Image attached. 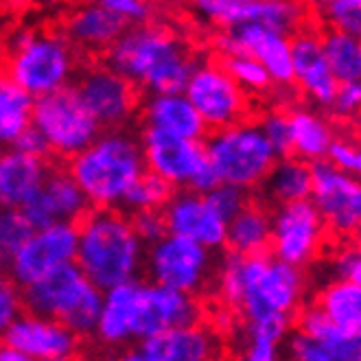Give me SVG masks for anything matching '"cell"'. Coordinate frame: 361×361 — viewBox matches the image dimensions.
I'll return each mask as SVG.
<instances>
[{"label":"cell","instance_id":"obj_1","mask_svg":"<svg viewBox=\"0 0 361 361\" xmlns=\"http://www.w3.org/2000/svg\"><path fill=\"white\" fill-rule=\"evenodd\" d=\"M110 66L147 92H184L197 59L180 37L156 27L127 29L105 51Z\"/></svg>","mask_w":361,"mask_h":361},{"label":"cell","instance_id":"obj_2","mask_svg":"<svg viewBox=\"0 0 361 361\" xmlns=\"http://www.w3.org/2000/svg\"><path fill=\"white\" fill-rule=\"evenodd\" d=\"M302 274L279 257L232 252L219 271L221 300L243 313L245 320L285 313L289 315L302 295Z\"/></svg>","mask_w":361,"mask_h":361},{"label":"cell","instance_id":"obj_3","mask_svg":"<svg viewBox=\"0 0 361 361\" xmlns=\"http://www.w3.org/2000/svg\"><path fill=\"white\" fill-rule=\"evenodd\" d=\"M145 261V241L123 212L97 206L79 221L77 265L99 289L136 281Z\"/></svg>","mask_w":361,"mask_h":361},{"label":"cell","instance_id":"obj_4","mask_svg":"<svg viewBox=\"0 0 361 361\" xmlns=\"http://www.w3.org/2000/svg\"><path fill=\"white\" fill-rule=\"evenodd\" d=\"M71 173L92 206H121L127 190L147 171L142 142L132 134L114 130L101 134L92 145L71 158Z\"/></svg>","mask_w":361,"mask_h":361},{"label":"cell","instance_id":"obj_5","mask_svg":"<svg viewBox=\"0 0 361 361\" xmlns=\"http://www.w3.org/2000/svg\"><path fill=\"white\" fill-rule=\"evenodd\" d=\"M23 295L27 313L55 317L79 337L97 333L105 291L99 289L77 263L63 265L25 287Z\"/></svg>","mask_w":361,"mask_h":361},{"label":"cell","instance_id":"obj_6","mask_svg":"<svg viewBox=\"0 0 361 361\" xmlns=\"http://www.w3.org/2000/svg\"><path fill=\"white\" fill-rule=\"evenodd\" d=\"M73 73L75 53L68 37L31 31L9 37L7 77L35 99L66 88Z\"/></svg>","mask_w":361,"mask_h":361},{"label":"cell","instance_id":"obj_7","mask_svg":"<svg viewBox=\"0 0 361 361\" xmlns=\"http://www.w3.org/2000/svg\"><path fill=\"white\" fill-rule=\"evenodd\" d=\"M206 154L215 164L221 182L245 188L259 186L279 158L261 125L243 121L212 132L206 140Z\"/></svg>","mask_w":361,"mask_h":361},{"label":"cell","instance_id":"obj_8","mask_svg":"<svg viewBox=\"0 0 361 361\" xmlns=\"http://www.w3.org/2000/svg\"><path fill=\"white\" fill-rule=\"evenodd\" d=\"M33 125L44 132L51 149L61 158H75L92 145L103 130L77 88L71 86L35 99Z\"/></svg>","mask_w":361,"mask_h":361},{"label":"cell","instance_id":"obj_9","mask_svg":"<svg viewBox=\"0 0 361 361\" xmlns=\"http://www.w3.org/2000/svg\"><path fill=\"white\" fill-rule=\"evenodd\" d=\"M77 247L79 226L73 221H59L47 228H37L25 241V245L5 261V267L9 279L25 289L51 271L68 263H77Z\"/></svg>","mask_w":361,"mask_h":361},{"label":"cell","instance_id":"obj_10","mask_svg":"<svg viewBox=\"0 0 361 361\" xmlns=\"http://www.w3.org/2000/svg\"><path fill=\"white\" fill-rule=\"evenodd\" d=\"M212 252L215 250L193 239L169 232L147 250L145 269L154 283L186 293H197L204 289L210 276Z\"/></svg>","mask_w":361,"mask_h":361},{"label":"cell","instance_id":"obj_11","mask_svg":"<svg viewBox=\"0 0 361 361\" xmlns=\"http://www.w3.org/2000/svg\"><path fill=\"white\" fill-rule=\"evenodd\" d=\"M311 200L337 237H353L361 230V180L335 166L331 160L313 162Z\"/></svg>","mask_w":361,"mask_h":361},{"label":"cell","instance_id":"obj_12","mask_svg":"<svg viewBox=\"0 0 361 361\" xmlns=\"http://www.w3.org/2000/svg\"><path fill=\"white\" fill-rule=\"evenodd\" d=\"M184 92L212 132L241 123L247 112L245 88L224 66L215 63H197Z\"/></svg>","mask_w":361,"mask_h":361},{"label":"cell","instance_id":"obj_13","mask_svg":"<svg viewBox=\"0 0 361 361\" xmlns=\"http://www.w3.org/2000/svg\"><path fill=\"white\" fill-rule=\"evenodd\" d=\"M326 224L313 200L276 206L271 215V252L291 265L305 267L322 247Z\"/></svg>","mask_w":361,"mask_h":361},{"label":"cell","instance_id":"obj_14","mask_svg":"<svg viewBox=\"0 0 361 361\" xmlns=\"http://www.w3.org/2000/svg\"><path fill=\"white\" fill-rule=\"evenodd\" d=\"M217 49L224 53V57L250 53L261 59L274 83H283L285 86V83L295 81L291 39L279 29H271L261 23H243L228 27V31L217 37Z\"/></svg>","mask_w":361,"mask_h":361},{"label":"cell","instance_id":"obj_15","mask_svg":"<svg viewBox=\"0 0 361 361\" xmlns=\"http://www.w3.org/2000/svg\"><path fill=\"white\" fill-rule=\"evenodd\" d=\"M193 9L210 25L235 27L261 23L283 33H291L302 23V5L295 0H190Z\"/></svg>","mask_w":361,"mask_h":361},{"label":"cell","instance_id":"obj_16","mask_svg":"<svg viewBox=\"0 0 361 361\" xmlns=\"http://www.w3.org/2000/svg\"><path fill=\"white\" fill-rule=\"evenodd\" d=\"M77 92L103 130H116L136 110V86L110 66L88 68L77 79Z\"/></svg>","mask_w":361,"mask_h":361},{"label":"cell","instance_id":"obj_17","mask_svg":"<svg viewBox=\"0 0 361 361\" xmlns=\"http://www.w3.org/2000/svg\"><path fill=\"white\" fill-rule=\"evenodd\" d=\"M3 342L35 361H63L79 353V335L55 317L27 313L3 329Z\"/></svg>","mask_w":361,"mask_h":361},{"label":"cell","instance_id":"obj_18","mask_svg":"<svg viewBox=\"0 0 361 361\" xmlns=\"http://www.w3.org/2000/svg\"><path fill=\"white\" fill-rule=\"evenodd\" d=\"M169 232L193 239L210 250H221L228 241V221L212 208L204 193L193 188L178 190L162 208Z\"/></svg>","mask_w":361,"mask_h":361},{"label":"cell","instance_id":"obj_19","mask_svg":"<svg viewBox=\"0 0 361 361\" xmlns=\"http://www.w3.org/2000/svg\"><path fill=\"white\" fill-rule=\"evenodd\" d=\"M142 152L147 169L171 186H188L197 169L208 160L206 145L145 127Z\"/></svg>","mask_w":361,"mask_h":361},{"label":"cell","instance_id":"obj_20","mask_svg":"<svg viewBox=\"0 0 361 361\" xmlns=\"http://www.w3.org/2000/svg\"><path fill=\"white\" fill-rule=\"evenodd\" d=\"M90 200L83 193V188L68 171H49L44 184L37 193L20 208L33 224V228H47L59 221H81L88 215Z\"/></svg>","mask_w":361,"mask_h":361},{"label":"cell","instance_id":"obj_21","mask_svg":"<svg viewBox=\"0 0 361 361\" xmlns=\"http://www.w3.org/2000/svg\"><path fill=\"white\" fill-rule=\"evenodd\" d=\"M200 307L193 293L178 291L160 283L142 285L138 291V317H136V339L149 337L176 326L197 324Z\"/></svg>","mask_w":361,"mask_h":361},{"label":"cell","instance_id":"obj_22","mask_svg":"<svg viewBox=\"0 0 361 361\" xmlns=\"http://www.w3.org/2000/svg\"><path fill=\"white\" fill-rule=\"evenodd\" d=\"M219 355V342L210 331L186 324L138 339V346L127 353L132 361H208Z\"/></svg>","mask_w":361,"mask_h":361},{"label":"cell","instance_id":"obj_23","mask_svg":"<svg viewBox=\"0 0 361 361\" xmlns=\"http://www.w3.org/2000/svg\"><path fill=\"white\" fill-rule=\"evenodd\" d=\"M291 55H293V75L305 94L317 105L331 108L337 94L339 81L331 68L324 39L313 31H300L291 39Z\"/></svg>","mask_w":361,"mask_h":361},{"label":"cell","instance_id":"obj_24","mask_svg":"<svg viewBox=\"0 0 361 361\" xmlns=\"http://www.w3.org/2000/svg\"><path fill=\"white\" fill-rule=\"evenodd\" d=\"M142 123L188 140H202L208 130L186 92H152L142 103Z\"/></svg>","mask_w":361,"mask_h":361},{"label":"cell","instance_id":"obj_25","mask_svg":"<svg viewBox=\"0 0 361 361\" xmlns=\"http://www.w3.org/2000/svg\"><path fill=\"white\" fill-rule=\"evenodd\" d=\"M127 23L118 11L99 5V3H81L66 18V37L83 51L101 53L108 51L114 42L127 31Z\"/></svg>","mask_w":361,"mask_h":361},{"label":"cell","instance_id":"obj_26","mask_svg":"<svg viewBox=\"0 0 361 361\" xmlns=\"http://www.w3.org/2000/svg\"><path fill=\"white\" fill-rule=\"evenodd\" d=\"M138 291H140L138 281L123 283L105 291L103 311L94 333L101 344L118 348L136 339Z\"/></svg>","mask_w":361,"mask_h":361},{"label":"cell","instance_id":"obj_27","mask_svg":"<svg viewBox=\"0 0 361 361\" xmlns=\"http://www.w3.org/2000/svg\"><path fill=\"white\" fill-rule=\"evenodd\" d=\"M49 176L44 158L25 152H5L0 158V204L3 208H23Z\"/></svg>","mask_w":361,"mask_h":361},{"label":"cell","instance_id":"obj_28","mask_svg":"<svg viewBox=\"0 0 361 361\" xmlns=\"http://www.w3.org/2000/svg\"><path fill=\"white\" fill-rule=\"evenodd\" d=\"M311 190H313V164H309V160L300 156L276 158L267 176L259 184L261 200L276 206L311 200Z\"/></svg>","mask_w":361,"mask_h":361},{"label":"cell","instance_id":"obj_29","mask_svg":"<svg viewBox=\"0 0 361 361\" xmlns=\"http://www.w3.org/2000/svg\"><path fill=\"white\" fill-rule=\"evenodd\" d=\"M230 252L254 257L271 250V217L259 204H247L237 217L228 221V241Z\"/></svg>","mask_w":361,"mask_h":361},{"label":"cell","instance_id":"obj_30","mask_svg":"<svg viewBox=\"0 0 361 361\" xmlns=\"http://www.w3.org/2000/svg\"><path fill=\"white\" fill-rule=\"evenodd\" d=\"M289 335V315L276 313L247 320L241 337V355L250 361H274Z\"/></svg>","mask_w":361,"mask_h":361},{"label":"cell","instance_id":"obj_31","mask_svg":"<svg viewBox=\"0 0 361 361\" xmlns=\"http://www.w3.org/2000/svg\"><path fill=\"white\" fill-rule=\"evenodd\" d=\"M35 97L25 90L13 79H3L0 83V140L13 145L29 125H33Z\"/></svg>","mask_w":361,"mask_h":361},{"label":"cell","instance_id":"obj_32","mask_svg":"<svg viewBox=\"0 0 361 361\" xmlns=\"http://www.w3.org/2000/svg\"><path fill=\"white\" fill-rule=\"evenodd\" d=\"M289 118L293 132V154L309 162L324 160L335 140L331 125L311 110H293Z\"/></svg>","mask_w":361,"mask_h":361},{"label":"cell","instance_id":"obj_33","mask_svg":"<svg viewBox=\"0 0 361 361\" xmlns=\"http://www.w3.org/2000/svg\"><path fill=\"white\" fill-rule=\"evenodd\" d=\"M289 355L298 361H361L357 335L344 339H317L295 329L287 339Z\"/></svg>","mask_w":361,"mask_h":361},{"label":"cell","instance_id":"obj_34","mask_svg":"<svg viewBox=\"0 0 361 361\" xmlns=\"http://www.w3.org/2000/svg\"><path fill=\"white\" fill-rule=\"evenodd\" d=\"M331 320L348 333L361 329V285L350 279H337L326 285L317 300Z\"/></svg>","mask_w":361,"mask_h":361},{"label":"cell","instance_id":"obj_35","mask_svg":"<svg viewBox=\"0 0 361 361\" xmlns=\"http://www.w3.org/2000/svg\"><path fill=\"white\" fill-rule=\"evenodd\" d=\"M322 39L337 81L342 83L361 79V37L331 29Z\"/></svg>","mask_w":361,"mask_h":361},{"label":"cell","instance_id":"obj_36","mask_svg":"<svg viewBox=\"0 0 361 361\" xmlns=\"http://www.w3.org/2000/svg\"><path fill=\"white\" fill-rule=\"evenodd\" d=\"M173 186L154 171H147L134 182V186L127 190V195L123 200V208L138 212V210H154V208H164L169 197L173 195Z\"/></svg>","mask_w":361,"mask_h":361},{"label":"cell","instance_id":"obj_37","mask_svg":"<svg viewBox=\"0 0 361 361\" xmlns=\"http://www.w3.org/2000/svg\"><path fill=\"white\" fill-rule=\"evenodd\" d=\"M224 68L235 77L245 90H252V92H263L274 83L269 71L263 66V61L250 53L226 55Z\"/></svg>","mask_w":361,"mask_h":361},{"label":"cell","instance_id":"obj_38","mask_svg":"<svg viewBox=\"0 0 361 361\" xmlns=\"http://www.w3.org/2000/svg\"><path fill=\"white\" fill-rule=\"evenodd\" d=\"M33 232L35 228L23 210L5 208L3 215H0V254H3V261L13 257Z\"/></svg>","mask_w":361,"mask_h":361},{"label":"cell","instance_id":"obj_39","mask_svg":"<svg viewBox=\"0 0 361 361\" xmlns=\"http://www.w3.org/2000/svg\"><path fill=\"white\" fill-rule=\"evenodd\" d=\"M322 16L331 29L361 37V0H324Z\"/></svg>","mask_w":361,"mask_h":361},{"label":"cell","instance_id":"obj_40","mask_svg":"<svg viewBox=\"0 0 361 361\" xmlns=\"http://www.w3.org/2000/svg\"><path fill=\"white\" fill-rule=\"evenodd\" d=\"M298 331H302V333H307L311 337H317V339H331V342H335V339H344L348 335H355V333L344 331L342 326H337L320 305L307 307L300 313Z\"/></svg>","mask_w":361,"mask_h":361},{"label":"cell","instance_id":"obj_41","mask_svg":"<svg viewBox=\"0 0 361 361\" xmlns=\"http://www.w3.org/2000/svg\"><path fill=\"white\" fill-rule=\"evenodd\" d=\"M261 130L279 158L293 154V132L291 118L285 112H269L261 118Z\"/></svg>","mask_w":361,"mask_h":361},{"label":"cell","instance_id":"obj_42","mask_svg":"<svg viewBox=\"0 0 361 361\" xmlns=\"http://www.w3.org/2000/svg\"><path fill=\"white\" fill-rule=\"evenodd\" d=\"M206 197L212 204V208H215L226 221H230L232 217H237L239 212L247 206L245 186L230 184V182H221L217 188H212Z\"/></svg>","mask_w":361,"mask_h":361},{"label":"cell","instance_id":"obj_43","mask_svg":"<svg viewBox=\"0 0 361 361\" xmlns=\"http://www.w3.org/2000/svg\"><path fill=\"white\" fill-rule=\"evenodd\" d=\"M132 224H134V228L138 232V237L145 241V245H154L164 235H169V226H166L162 208L134 212V215H132Z\"/></svg>","mask_w":361,"mask_h":361},{"label":"cell","instance_id":"obj_44","mask_svg":"<svg viewBox=\"0 0 361 361\" xmlns=\"http://www.w3.org/2000/svg\"><path fill=\"white\" fill-rule=\"evenodd\" d=\"M20 289L23 287L16 285L11 279H5L3 285H0V326L3 329L18 320L25 309V295Z\"/></svg>","mask_w":361,"mask_h":361},{"label":"cell","instance_id":"obj_45","mask_svg":"<svg viewBox=\"0 0 361 361\" xmlns=\"http://www.w3.org/2000/svg\"><path fill=\"white\" fill-rule=\"evenodd\" d=\"M331 110L337 116H357L361 112V79L339 83Z\"/></svg>","mask_w":361,"mask_h":361},{"label":"cell","instance_id":"obj_46","mask_svg":"<svg viewBox=\"0 0 361 361\" xmlns=\"http://www.w3.org/2000/svg\"><path fill=\"white\" fill-rule=\"evenodd\" d=\"M333 271L337 279H350L361 285V239L337 254L333 259Z\"/></svg>","mask_w":361,"mask_h":361},{"label":"cell","instance_id":"obj_47","mask_svg":"<svg viewBox=\"0 0 361 361\" xmlns=\"http://www.w3.org/2000/svg\"><path fill=\"white\" fill-rule=\"evenodd\" d=\"M326 158L344 171L361 176V147L346 140H333Z\"/></svg>","mask_w":361,"mask_h":361},{"label":"cell","instance_id":"obj_48","mask_svg":"<svg viewBox=\"0 0 361 361\" xmlns=\"http://www.w3.org/2000/svg\"><path fill=\"white\" fill-rule=\"evenodd\" d=\"M11 147H13V149H18V152H25L29 156H35V158H44L49 152H53L51 145H49V138L44 136V132H42L37 125H29L27 130L13 140Z\"/></svg>","mask_w":361,"mask_h":361},{"label":"cell","instance_id":"obj_49","mask_svg":"<svg viewBox=\"0 0 361 361\" xmlns=\"http://www.w3.org/2000/svg\"><path fill=\"white\" fill-rule=\"evenodd\" d=\"M77 3L105 5V7L118 11L125 20H130V23H140V20H145L147 13H149V5H147V0H77Z\"/></svg>","mask_w":361,"mask_h":361},{"label":"cell","instance_id":"obj_50","mask_svg":"<svg viewBox=\"0 0 361 361\" xmlns=\"http://www.w3.org/2000/svg\"><path fill=\"white\" fill-rule=\"evenodd\" d=\"M221 184V178L217 173V169L215 164H212L210 160H206L200 169H197V173L193 176V180H190V184L186 188H193L197 190V193H204L208 195L212 188H217Z\"/></svg>","mask_w":361,"mask_h":361},{"label":"cell","instance_id":"obj_51","mask_svg":"<svg viewBox=\"0 0 361 361\" xmlns=\"http://www.w3.org/2000/svg\"><path fill=\"white\" fill-rule=\"evenodd\" d=\"M0 359L3 361H29L25 353H20L18 348H13L9 344H3V348H0Z\"/></svg>","mask_w":361,"mask_h":361},{"label":"cell","instance_id":"obj_52","mask_svg":"<svg viewBox=\"0 0 361 361\" xmlns=\"http://www.w3.org/2000/svg\"><path fill=\"white\" fill-rule=\"evenodd\" d=\"M355 335H357V342H359V350H361V329H359V331H357Z\"/></svg>","mask_w":361,"mask_h":361}]
</instances>
